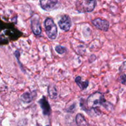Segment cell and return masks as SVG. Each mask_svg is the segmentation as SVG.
<instances>
[{
  "label": "cell",
  "instance_id": "cell-1",
  "mask_svg": "<svg viewBox=\"0 0 126 126\" xmlns=\"http://www.w3.org/2000/svg\"><path fill=\"white\" fill-rule=\"evenodd\" d=\"M86 102L88 108L93 109L97 113V108L98 106H102L108 110H112L113 108V106L106 100L103 94L100 92H96L89 96Z\"/></svg>",
  "mask_w": 126,
  "mask_h": 126
},
{
  "label": "cell",
  "instance_id": "cell-2",
  "mask_svg": "<svg viewBox=\"0 0 126 126\" xmlns=\"http://www.w3.org/2000/svg\"><path fill=\"white\" fill-rule=\"evenodd\" d=\"M44 27L48 38L52 40L55 39L57 36L58 29L52 18L47 17L44 21Z\"/></svg>",
  "mask_w": 126,
  "mask_h": 126
},
{
  "label": "cell",
  "instance_id": "cell-3",
  "mask_svg": "<svg viewBox=\"0 0 126 126\" xmlns=\"http://www.w3.org/2000/svg\"><path fill=\"white\" fill-rule=\"evenodd\" d=\"M96 6V0H83L77 4V10L79 12H91Z\"/></svg>",
  "mask_w": 126,
  "mask_h": 126
},
{
  "label": "cell",
  "instance_id": "cell-4",
  "mask_svg": "<svg viewBox=\"0 0 126 126\" xmlns=\"http://www.w3.org/2000/svg\"><path fill=\"white\" fill-rule=\"evenodd\" d=\"M31 27L32 32L35 35H40L41 33V27L39 17L38 15L34 14L31 18Z\"/></svg>",
  "mask_w": 126,
  "mask_h": 126
},
{
  "label": "cell",
  "instance_id": "cell-5",
  "mask_svg": "<svg viewBox=\"0 0 126 126\" xmlns=\"http://www.w3.org/2000/svg\"><path fill=\"white\" fill-rule=\"evenodd\" d=\"M72 25L71 18L68 15H64L59 21V25L61 30L64 32H68Z\"/></svg>",
  "mask_w": 126,
  "mask_h": 126
},
{
  "label": "cell",
  "instance_id": "cell-6",
  "mask_svg": "<svg viewBox=\"0 0 126 126\" xmlns=\"http://www.w3.org/2000/svg\"><path fill=\"white\" fill-rule=\"evenodd\" d=\"M92 23L96 28L102 31H104V32H107L109 28V22L105 19L97 18L92 20Z\"/></svg>",
  "mask_w": 126,
  "mask_h": 126
},
{
  "label": "cell",
  "instance_id": "cell-7",
  "mask_svg": "<svg viewBox=\"0 0 126 126\" xmlns=\"http://www.w3.org/2000/svg\"><path fill=\"white\" fill-rule=\"evenodd\" d=\"M40 6L44 11L52 10L58 3V0H39Z\"/></svg>",
  "mask_w": 126,
  "mask_h": 126
},
{
  "label": "cell",
  "instance_id": "cell-8",
  "mask_svg": "<svg viewBox=\"0 0 126 126\" xmlns=\"http://www.w3.org/2000/svg\"><path fill=\"white\" fill-rule=\"evenodd\" d=\"M38 103L41 106L43 114L46 116L49 115L50 113V107L46 97L44 96H43V97L39 100Z\"/></svg>",
  "mask_w": 126,
  "mask_h": 126
},
{
  "label": "cell",
  "instance_id": "cell-9",
  "mask_svg": "<svg viewBox=\"0 0 126 126\" xmlns=\"http://www.w3.org/2000/svg\"><path fill=\"white\" fill-rule=\"evenodd\" d=\"M34 94L35 93H31L28 92H25L20 96V100L25 103H30L34 98Z\"/></svg>",
  "mask_w": 126,
  "mask_h": 126
},
{
  "label": "cell",
  "instance_id": "cell-10",
  "mask_svg": "<svg viewBox=\"0 0 126 126\" xmlns=\"http://www.w3.org/2000/svg\"><path fill=\"white\" fill-rule=\"evenodd\" d=\"M48 94L51 99H55L57 98L58 92L55 85L50 84L48 86Z\"/></svg>",
  "mask_w": 126,
  "mask_h": 126
},
{
  "label": "cell",
  "instance_id": "cell-11",
  "mask_svg": "<svg viewBox=\"0 0 126 126\" xmlns=\"http://www.w3.org/2000/svg\"><path fill=\"white\" fill-rule=\"evenodd\" d=\"M75 82L81 90L86 89L89 86V81L87 80L85 81H82L81 76H77L75 79Z\"/></svg>",
  "mask_w": 126,
  "mask_h": 126
},
{
  "label": "cell",
  "instance_id": "cell-12",
  "mask_svg": "<svg viewBox=\"0 0 126 126\" xmlns=\"http://www.w3.org/2000/svg\"><path fill=\"white\" fill-rule=\"evenodd\" d=\"M76 124L78 126H88L87 122L81 114H78L76 116Z\"/></svg>",
  "mask_w": 126,
  "mask_h": 126
},
{
  "label": "cell",
  "instance_id": "cell-13",
  "mask_svg": "<svg viewBox=\"0 0 126 126\" xmlns=\"http://www.w3.org/2000/svg\"><path fill=\"white\" fill-rule=\"evenodd\" d=\"M55 51L59 54H63L64 53H65L66 52V49L65 47L62 46L58 45L55 47Z\"/></svg>",
  "mask_w": 126,
  "mask_h": 126
},
{
  "label": "cell",
  "instance_id": "cell-14",
  "mask_svg": "<svg viewBox=\"0 0 126 126\" xmlns=\"http://www.w3.org/2000/svg\"><path fill=\"white\" fill-rule=\"evenodd\" d=\"M119 80L123 84L126 85V75H124V74L122 75L119 78Z\"/></svg>",
  "mask_w": 126,
  "mask_h": 126
},
{
  "label": "cell",
  "instance_id": "cell-15",
  "mask_svg": "<svg viewBox=\"0 0 126 126\" xmlns=\"http://www.w3.org/2000/svg\"><path fill=\"white\" fill-rule=\"evenodd\" d=\"M126 70V62H124L123 63V65L121 66L120 68H119V70L120 71H123V70Z\"/></svg>",
  "mask_w": 126,
  "mask_h": 126
},
{
  "label": "cell",
  "instance_id": "cell-16",
  "mask_svg": "<svg viewBox=\"0 0 126 126\" xmlns=\"http://www.w3.org/2000/svg\"><path fill=\"white\" fill-rule=\"evenodd\" d=\"M75 105H73L71 107H70V108H69V109L68 110V111H70V112H73L74 110H75Z\"/></svg>",
  "mask_w": 126,
  "mask_h": 126
}]
</instances>
